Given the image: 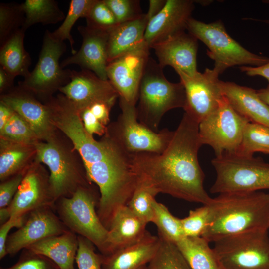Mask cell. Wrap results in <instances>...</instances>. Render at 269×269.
Returning <instances> with one entry per match:
<instances>
[{"mask_svg":"<svg viewBox=\"0 0 269 269\" xmlns=\"http://www.w3.org/2000/svg\"><path fill=\"white\" fill-rule=\"evenodd\" d=\"M55 202L50 191L49 174L42 163L35 160L26 170L7 209L10 217H16L41 207L55 208Z\"/></svg>","mask_w":269,"mask_h":269,"instance_id":"14","label":"cell"},{"mask_svg":"<svg viewBox=\"0 0 269 269\" xmlns=\"http://www.w3.org/2000/svg\"><path fill=\"white\" fill-rule=\"evenodd\" d=\"M25 15L21 4L3 3L0 4V45L12 34L22 28Z\"/></svg>","mask_w":269,"mask_h":269,"instance_id":"36","label":"cell"},{"mask_svg":"<svg viewBox=\"0 0 269 269\" xmlns=\"http://www.w3.org/2000/svg\"><path fill=\"white\" fill-rule=\"evenodd\" d=\"M66 49L64 42L54 38L51 32L47 30L35 68L19 85L43 102L53 96V93L71 80L72 71L63 69L59 63Z\"/></svg>","mask_w":269,"mask_h":269,"instance_id":"10","label":"cell"},{"mask_svg":"<svg viewBox=\"0 0 269 269\" xmlns=\"http://www.w3.org/2000/svg\"><path fill=\"white\" fill-rule=\"evenodd\" d=\"M20 4L25 15L21 29L25 31L34 24H56L65 17L57 1L54 0H26Z\"/></svg>","mask_w":269,"mask_h":269,"instance_id":"29","label":"cell"},{"mask_svg":"<svg viewBox=\"0 0 269 269\" xmlns=\"http://www.w3.org/2000/svg\"><path fill=\"white\" fill-rule=\"evenodd\" d=\"M158 63L164 68L172 67L178 75L192 77L197 69L198 40L185 31L169 37L153 45Z\"/></svg>","mask_w":269,"mask_h":269,"instance_id":"17","label":"cell"},{"mask_svg":"<svg viewBox=\"0 0 269 269\" xmlns=\"http://www.w3.org/2000/svg\"><path fill=\"white\" fill-rule=\"evenodd\" d=\"M195 1L167 0L161 10L148 22L144 40L151 47L169 37L186 30Z\"/></svg>","mask_w":269,"mask_h":269,"instance_id":"20","label":"cell"},{"mask_svg":"<svg viewBox=\"0 0 269 269\" xmlns=\"http://www.w3.org/2000/svg\"><path fill=\"white\" fill-rule=\"evenodd\" d=\"M167 0H150L149 8L146 15L149 20L156 15L163 8Z\"/></svg>","mask_w":269,"mask_h":269,"instance_id":"48","label":"cell"},{"mask_svg":"<svg viewBox=\"0 0 269 269\" xmlns=\"http://www.w3.org/2000/svg\"><path fill=\"white\" fill-rule=\"evenodd\" d=\"M159 237L147 231L138 241L104 256L102 269H140L147 266L159 246Z\"/></svg>","mask_w":269,"mask_h":269,"instance_id":"21","label":"cell"},{"mask_svg":"<svg viewBox=\"0 0 269 269\" xmlns=\"http://www.w3.org/2000/svg\"><path fill=\"white\" fill-rule=\"evenodd\" d=\"M213 243L224 269H269L268 230L228 236Z\"/></svg>","mask_w":269,"mask_h":269,"instance_id":"9","label":"cell"},{"mask_svg":"<svg viewBox=\"0 0 269 269\" xmlns=\"http://www.w3.org/2000/svg\"><path fill=\"white\" fill-rule=\"evenodd\" d=\"M0 269H60L50 259L29 249L22 250L18 261L13 266Z\"/></svg>","mask_w":269,"mask_h":269,"instance_id":"42","label":"cell"},{"mask_svg":"<svg viewBox=\"0 0 269 269\" xmlns=\"http://www.w3.org/2000/svg\"><path fill=\"white\" fill-rule=\"evenodd\" d=\"M210 209L209 206H203L191 210L188 215L181 219L185 237H201L209 221Z\"/></svg>","mask_w":269,"mask_h":269,"instance_id":"39","label":"cell"},{"mask_svg":"<svg viewBox=\"0 0 269 269\" xmlns=\"http://www.w3.org/2000/svg\"><path fill=\"white\" fill-rule=\"evenodd\" d=\"M221 88L223 95L240 114L250 122L269 128V106L259 97L257 90L221 80Z\"/></svg>","mask_w":269,"mask_h":269,"instance_id":"22","label":"cell"},{"mask_svg":"<svg viewBox=\"0 0 269 269\" xmlns=\"http://www.w3.org/2000/svg\"><path fill=\"white\" fill-rule=\"evenodd\" d=\"M261 21H262L264 23H266L267 24H269V19H267V20H260Z\"/></svg>","mask_w":269,"mask_h":269,"instance_id":"51","label":"cell"},{"mask_svg":"<svg viewBox=\"0 0 269 269\" xmlns=\"http://www.w3.org/2000/svg\"><path fill=\"white\" fill-rule=\"evenodd\" d=\"M163 69L150 57L140 82L136 107L138 121L156 132L163 115L171 109L183 108L186 100L183 84L168 81Z\"/></svg>","mask_w":269,"mask_h":269,"instance_id":"4","label":"cell"},{"mask_svg":"<svg viewBox=\"0 0 269 269\" xmlns=\"http://www.w3.org/2000/svg\"><path fill=\"white\" fill-rule=\"evenodd\" d=\"M27 215L20 217H11L6 222L1 225L0 227V259L4 258L7 253L6 243L8 237V233L13 227L20 228L24 223Z\"/></svg>","mask_w":269,"mask_h":269,"instance_id":"44","label":"cell"},{"mask_svg":"<svg viewBox=\"0 0 269 269\" xmlns=\"http://www.w3.org/2000/svg\"><path fill=\"white\" fill-rule=\"evenodd\" d=\"M25 33L19 29L0 45V66L14 79L17 76L25 78L30 72L31 58L24 46Z\"/></svg>","mask_w":269,"mask_h":269,"instance_id":"27","label":"cell"},{"mask_svg":"<svg viewBox=\"0 0 269 269\" xmlns=\"http://www.w3.org/2000/svg\"><path fill=\"white\" fill-rule=\"evenodd\" d=\"M186 30L208 47L207 55L219 74L235 66L258 67L269 62V57L250 52L233 39L220 20L206 23L191 17Z\"/></svg>","mask_w":269,"mask_h":269,"instance_id":"7","label":"cell"},{"mask_svg":"<svg viewBox=\"0 0 269 269\" xmlns=\"http://www.w3.org/2000/svg\"><path fill=\"white\" fill-rule=\"evenodd\" d=\"M115 103L98 102L78 111L84 127L91 135L103 136L110 121V113Z\"/></svg>","mask_w":269,"mask_h":269,"instance_id":"31","label":"cell"},{"mask_svg":"<svg viewBox=\"0 0 269 269\" xmlns=\"http://www.w3.org/2000/svg\"><path fill=\"white\" fill-rule=\"evenodd\" d=\"M199 124L186 114L166 148L161 153L132 155L138 182L154 190L191 202L208 204L204 187L205 174L198 158L203 145Z\"/></svg>","mask_w":269,"mask_h":269,"instance_id":"1","label":"cell"},{"mask_svg":"<svg viewBox=\"0 0 269 269\" xmlns=\"http://www.w3.org/2000/svg\"><path fill=\"white\" fill-rule=\"evenodd\" d=\"M152 222L157 226L160 238L176 244L185 237L181 219L173 216L166 206L155 199L152 202Z\"/></svg>","mask_w":269,"mask_h":269,"instance_id":"30","label":"cell"},{"mask_svg":"<svg viewBox=\"0 0 269 269\" xmlns=\"http://www.w3.org/2000/svg\"><path fill=\"white\" fill-rule=\"evenodd\" d=\"M77 29L82 37V43L78 51L62 61V68L76 64L81 69L90 70L98 77L108 80L107 68L108 64V42L110 31L95 29L87 26H79Z\"/></svg>","mask_w":269,"mask_h":269,"instance_id":"18","label":"cell"},{"mask_svg":"<svg viewBox=\"0 0 269 269\" xmlns=\"http://www.w3.org/2000/svg\"><path fill=\"white\" fill-rule=\"evenodd\" d=\"M209 223L201 237L208 242L269 229V194L262 191L219 194L207 204Z\"/></svg>","mask_w":269,"mask_h":269,"instance_id":"2","label":"cell"},{"mask_svg":"<svg viewBox=\"0 0 269 269\" xmlns=\"http://www.w3.org/2000/svg\"><path fill=\"white\" fill-rule=\"evenodd\" d=\"M14 112L11 108L0 101V131L9 122Z\"/></svg>","mask_w":269,"mask_h":269,"instance_id":"47","label":"cell"},{"mask_svg":"<svg viewBox=\"0 0 269 269\" xmlns=\"http://www.w3.org/2000/svg\"><path fill=\"white\" fill-rule=\"evenodd\" d=\"M211 164L216 173L209 190L212 194L269 189V163L260 157L225 154L215 157Z\"/></svg>","mask_w":269,"mask_h":269,"instance_id":"5","label":"cell"},{"mask_svg":"<svg viewBox=\"0 0 269 269\" xmlns=\"http://www.w3.org/2000/svg\"><path fill=\"white\" fill-rule=\"evenodd\" d=\"M96 0H71L68 12L61 25L54 32L52 36L56 40L64 41L67 40L70 44L72 54L77 51L74 49V40L71 35L72 28L80 18H85Z\"/></svg>","mask_w":269,"mask_h":269,"instance_id":"33","label":"cell"},{"mask_svg":"<svg viewBox=\"0 0 269 269\" xmlns=\"http://www.w3.org/2000/svg\"><path fill=\"white\" fill-rule=\"evenodd\" d=\"M147 224L127 205L120 208L114 215L108 230L105 256L140 239L147 232Z\"/></svg>","mask_w":269,"mask_h":269,"instance_id":"23","label":"cell"},{"mask_svg":"<svg viewBox=\"0 0 269 269\" xmlns=\"http://www.w3.org/2000/svg\"><path fill=\"white\" fill-rule=\"evenodd\" d=\"M119 98L121 113L117 120L109 123L106 134L128 153H161L167 147L174 131L164 128L154 131L139 122L135 105Z\"/></svg>","mask_w":269,"mask_h":269,"instance_id":"8","label":"cell"},{"mask_svg":"<svg viewBox=\"0 0 269 269\" xmlns=\"http://www.w3.org/2000/svg\"><path fill=\"white\" fill-rule=\"evenodd\" d=\"M148 22L146 14L143 13L137 19L119 23L110 30L108 42V63L144 40Z\"/></svg>","mask_w":269,"mask_h":269,"instance_id":"25","label":"cell"},{"mask_svg":"<svg viewBox=\"0 0 269 269\" xmlns=\"http://www.w3.org/2000/svg\"><path fill=\"white\" fill-rule=\"evenodd\" d=\"M26 171L18 173L0 182V209L7 208L10 205Z\"/></svg>","mask_w":269,"mask_h":269,"instance_id":"43","label":"cell"},{"mask_svg":"<svg viewBox=\"0 0 269 269\" xmlns=\"http://www.w3.org/2000/svg\"><path fill=\"white\" fill-rule=\"evenodd\" d=\"M59 91L78 111L98 102L115 103L119 95L109 80L98 77L92 71L73 70L70 82Z\"/></svg>","mask_w":269,"mask_h":269,"instance_id":"19","label":"cell"},{"mask_svg":"<svg viewBox=\"0 0 269 269\" xmlns=\"http://www.w3.org/2000/svg\"><path fill=\"white\" fill-rule=\"evenodd\" d=\"M157 194L154 190L138 182L127 206L146 223L152 222V202Z\"/></svg>","mask_w":269,"mask_h":269,"instance_id":"37","label":"cell"},{"mask_svg":"<svg viewBox=\"0 0 269 269\" xmlns=\"http://www.w3.org/2000/svg\"><path fill=\"white\" fill-rule=\"evenodd\" d=\"M0 138L32 145L41 141L30 125L15 112L9 122L0 131Z\"/></svg>","mask_w":269,"mask_h":269,"instance_id":"35","label":"cell"},{"mask_svg":"<svg viewBox=\"0 0 269 269\" xmlns=\"http://www.w3.org/2000/svg\"><path fill=\"white\" fill-rule=\"evenodd\" d=\"M160 240L158 249L146 269H191L176 244Z\"/></svg>","mask_w":269,"mask_h":269,"instance_id":"34","label":"cell"},{"mask_svg":"<svg viewBox=\"0 0 269 269\" xmlns=\"http://www.w3.org/2000/svg\"><path fill=\"white\" fill-rule=\"evenodd\" d=\"M209 244L202 237H185L176 244L191 269H224Z\"/></svg>","mask_w":269,"mask_h":269,"instance_id":"28","label":"cell"},{"mask_svg":"<svg viewBox=\"0 0 269 269\" xmlns=\"http://www.w3.org/2000/svg\"><path fill=\"white\" fill-rule=\"evenodd\" d=\"M249 122L233 108L224 96L218 107L199 123L201 141L203 145L212 148L216 157L236 154L242 142L244 129Z\"/></svg>","mask_w":269,"mask_h":269,"instance_id":"11","label":"cell"},{"mask_svg":"<svg viewBox=\"0 0 269 269\" xmlns=\"http://www.w3.org/2000/svg\"><path fill=\"white\" fill-rule=\"evenodd\" d=\"M259 97L269 106V84L265 88L257 90Z\"/></svg>","mask_w":269,"mask_h":269,"instance_id":"49","label":"cell"},{"mask_svg":"<svg viewBox=\"0 0 269 269\" xmlns=\"http://www.w3.org/2000/svg\"><path fill=\"white\" fill-rule=\"evenodd\" d=\"M35 145L0 138V180L24 172L36 160Z\"/></svg>","mask_w":269,"mask_h":269,"instance_id":"26","label":"cell"},{"mask_svg":"<svg viewBox=\"0 0 269 269\" xmlns=\"http://www.w3.org/2000/svg\"><path fill=\"white\" fill-rule=\"evenodd\" d=\"M99 199L94 185L82 187L71 197L58 199L55 210L67 228L90 240L105 256L108 230L97 212Z\"/></svg>","mask_w":269,"mask_h":269,"instance_id":"6","label":"cell"},{"mask_svg":"<svg viewBox=\"0 0 269 269\" xmlns=\"http://www.w3.org/2000/svg\"><path fill=\"white\" fill-rule=\"evenodd\" d=\"M147 266H145V267H143L142 268H141V269H146Z\"/></svg>","mask_w":269,"mask_h":269,"instance_id":"52","label":"cell"},{"mask_svg":"<svg viewBox=\"0 0 269 269\" xmlns=\"http://www.w3.org/2000/svg\"><path fill=\"white\" fill-rule=\"evenodd\" d=\"M26 249L50 259L60 269H75L74 263L78 249L77 235L68 230L60 235L40 240Z\"/></svg>","mask_w":269,"mask_h":269,"instance_id":"24","label":"cell"},{"mask_svg":"<svg viewBox=\"0 0 269 269\" xmlns=\"http://www.w3.org/2000/svg\"><path fill=\"white\" fill-rule=\"evenodd\" d=\"M219 75L214 69L206 68L192 77L179 76L185 91L184 113L198 124L218 107L224 97Z\"/></svg>","mask_w":269,"mask_h":269,"instance_id":"13","label":"cell"},{"mask_svg":"<svg viewBox=\"0 0 269 269\" xmlns=\"http://www.w3.org/2000/svg\"><path fill=\"white\" fill-rule=\"evenodd\" d=\"M10 218V215L8 210L7 207L0 209V223L2 225Z\"/></svg>","mask_w":269,"mask_h":269,"instance_id":"50","label":"cell"},{"mask_svg":"<svg viewBox=\"0 0 269 269\" xmlns=\"http://www.w3.org/2000/svg\"><path fill=\"white\" fill-rule=\"evenodd\" d=\"M0 101L30 125L40 141H47L58 133V130L51 123L46 104L20 85L1 94Z\"/></svg>","mask_w":269,"mask_h":269,"instance_id":"16","label":"cell"},{"mask_svg":"<svg viewBox=\"0 0 269 269\" xmlns=\"http://www.w3.org/2000/svg\"><path fill=\"white\" fill-rule=\"evenodd\" d=\"M54 211L55 208L45 206L29 213L22 226L8 236L7 254L13 255L40 240L70 230Z\"/></svg>","mask_w":269,"mask_h":269,"instance_id":"15","label":"cell"},{"mask_svg":"<svg viewBox=\"0 0 269 269\" xmlns=\"http://www.w3.org/2000/svg\"><path fill=\"white\" fill-rule=\"evenodd\" d=\"M150 49L143 40L107 66L108 79L119 97L133 105L138 101L140 82L150 58Z\"/></svg>","mask_w":269,"mask_h":269,"instance_id":"12","label":"cell"},{"mask_svg":"<svg viewBox=\"0 0 269 269\" xmlns=\"http://www.w3.org/2000/svg\"><path fill=\"white\" fill-rule=\"evenodd\" d=\"M240 69L250 76H262L267 79L269 83V62L258 67L240 66Z\"/></svg>","mask_w":269,"mask_h":269,"instance_id":"45","label":"cell"},{"mask_svg":"<svg viewBox=\"0 0 269 269\" xmlns=\"http://www.w3.org/2000/svg\"><path fill=\"white\" fill-rule=\"evenodd\" d=\"M257 152L269 154V128L249 122L244 129L242 142L236 154L253 156Z\"/></svg>","mask_w":269,"mask_h":269,"instance_id":"32","label":"cell"},{"mask_svg":"<svg viewBox=\"0 0 269 269\" xmlns=\"http://www.w3.org/2000/svg\"><path fill=\"white\" fill-rule=\"evenodd\" d=\"M58 133L49 140L35 145L36 161L49 170L50 191L55 202L62 197H71L80 188L93 185L79 153L71 141L67 142Z\"/></svg>","mask_w":269,"mask_h":269,"instance_id":"3","label":"cell"},{"mask_svg":"<svg viewBox=\"0 0 269 269\" xmlns=\"http://www.w3.org/2000/svg\"><path fill=\"white\" fill-rule=\"evenodd\" d=\"M113 13L118 23L138 18L143 13L137 0H104Z\"/></svg>","mask_w":269,"mask_h":269,"instance_id":"41","label":"cell"},{"mask_svg":"<svg viewBox=\"0 0 269 269\" xmlns=\"http://www.w3.org/2000/svg\"><path fill=\"white\" fill-rule=\"evenodd\" d=\"M85 19L86 26L97 29L110 31L118 24L104 0H96Z\"/></svg>","mask_w":269,"mask_h":269,"instance_id":"38","label":"cell"},{"mask_svg":"<svg viewBox=\"0 0 269 269\" xmlns=\"http://www.w3.org/2000/svg\"><path fill=\"white\" fill-rule=\"evenodd\" d=\"M14 80V78L0 66V95L6 93L13 87Z\"/></svg>","mask_w":269,"mask_h":269,"instance_id":"46","label":"cell"},{"mask_svg":"<svg viewBox=\"0 0 269 269\" xmlns=\"http://www.w3.org/2000/svg\"><path fill=\"white\" fill-rule=\"evenodd\" d=\"M77 238L75 261L78 269H102L103 255L95 252L94 244L87 238L78 235Z\"/></svg>","mask_w":269,"mask_h":269,"instance_id":"40","label":"cell"}]
</instances>
